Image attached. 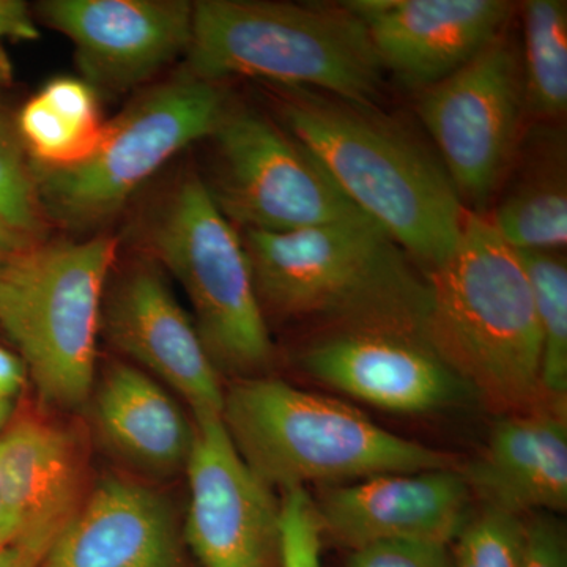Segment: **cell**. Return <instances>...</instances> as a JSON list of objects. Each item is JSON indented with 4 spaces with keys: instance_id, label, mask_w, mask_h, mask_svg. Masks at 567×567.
<instances>
[{
    "instance_id": "obj_32",
    "label": "cell",
    "mask_w": 567,
    "mask_h": 567,
    "mask_svg": "<svg viewBox=\"0 0 567 567\" xmlns=\"http://www.w3.org/2000/svg\"><path fill=\"white\" fill-rule=\"evenodd\" d=\"M41 559L17 546L0 550V567H37Z\"/></svg>"
},
{
    "instance_id": "obj_28",
    "label": "cell",
    "mask_w": 567,
    "mask_h": 567,
    "mask_svg": "<svg viewBox=\"0 0 567 567\" xmlns=\"http://www.w3.org/2000/svg\"><path fill=\"white\" fill-rule=\"evenodd\" d=\"M347 567H456L447 544L388 540L350 550Z\"/></svg>"
},
{
    "instance_id": "obj_27",
    "label": "cell",
    "mask_w": 567,
    "mask_h": 567,
    "mask_svg": "<svg viewBox=\"0 0 567 567\" xmlns=\"http://www.w3.org/2000/svg\"><path fill=\"white\" fill-rule=\"evenodd\" d=\"M322 527L315 499L306 488L284 492L279 503V550L281 567H322Z\"/></svg>"
},
{
    "instance_id": "obj_29",
    "label": "cell",
    "mask_w": 567,
    "mask_h": 567,
    "mask_svg": "<svg viewBox=\"0 0 567 567\" xmlns=\"http://www.w3.org/2000/svg\"><path fill=\"white\" fill-rule=\"evenodd\" d=\"M518 567H567V537L555 514L533 513L524 520Z\"/></svg>"
},
{
    "instance_id": "obj_23",
    "label": "cell",
    "mask_w": 567,
    "mask_h": 567,
    "mask_svg": "<svg viewBox=\"0 0 567 567\" xmlns=\"http://www.w3.org/2000/svg\"><path fill=\"white\" fill-rule=\"evenodd\" d=\"M520 47L527 112L536 121H565L567 112V2H525Z\"/></svg>"
},
{
    "instance_id": "obj_6",
    "label": "cell",
    "mask_w": 567,
    "mask_h": 567,
    "mask_svg": "<svg viewBox=\"0 0 567 567\" xmlns=\"http://www.w3.org/2000/svg\"><path fill=\"white\" fill-rule=\"evenodd\" d=\"M117 238L25 246L0 265V328L20 350L44 401L78 409L91 398L104 286Z\"/></svg>"
},
{
    "instance_id": "obj_12",
    "label": "cell",
    "mask_w": 567,
    "mask_h": 567,
    "mask_svg": "<svg viewBox=\"0 0 567 567\" xmlns=\"http://www.w3.org/2000/svg\"><path fill=\"white\" fill-rule=\"evenodd\" d=\"M73 43L82 80L125 92L188 50L193 3L185 0H48L37 7Z\"/></svg>"
},
{
    "instance_id": "obj_18",
    "label": "cell",
    "mask_w": 567,
    "mask_h": 567,
    "mask_svg": "<svg viewBox=\"0 0 567 567\" xmlns=\"http://www.w3.org/2000/svg\"><path fill=\"white\" fill-rule=\"evenodd\" d=\"M0 480L11 546L40 559L80 509L81 451L59 425L22 420L0 436Z\"/></svg>"
},
{
    "instance_id": "obj_8",
    "label": "cell",
    "mask_w": 567,
    "mask_h": 567,
    "mask_svg": "<svg viewBox=\"0 0 567 567\" xmlns=\"http://www.w3.org/2000/svg\"><path fill=\"white\" fill-rule=\"evenodd\" d=\"M226 110L216 82L185 73L151 89L104 125L102 140L84 162L66 169L32 166L41 208L66 226L110 218L173 156L210 137Z\"/></svg>"
},
{
    "instance_id": "obj_30",
    "label": "cell",
    "mask_w": 567,
    "mask_h": 567,
    "mask_svg": "<svg viewBox=\"0 0 567 567\" xmlns=\"http://www.w3.org/2000/svg\"><path fill=\"white\" fill-rule=\"evenodd\" d=\"M0 39L32 41L40 39V29L31 9L21 0H0Z\"/></svg>"
},
{
    "instance_id": "obj_4",
    "label": "cell",
    "mask_w": 567,
    "mask_h": 567,
    "mask_svg": "<svg viewBox=\"0 0 567 567\" xmlns=\"http://www.w3.org/2000/svg\"><path fill=\"white\" fill-rule=\"evenodd\" d=\"M185 74L216 82L259 78L377 104L385 71L363 22L346 2H193Z\"/></svg>"
},
{
    "instance_id": "obj_14",
    "label": "cell",
    "mask_w": 567,
    "mask_h": 567,
    "mask_svg": "<svg viewBox=\"0 0 567 567\" xmlns=\"http://www.w3.org/2000/svg\"><path fill=\"white\" fill-rule=\"evenodd\" d=\"M383 71L412 91L431 87L509 25L507 0H349Z\"/></svg>"
},
{
    "instance_id": "obj_10",
    "label": "cell",
    "mask_w": 567,
    "mask_h": 567,
    "mask_svg": "<svg viewBox=\"0 0 567 567\" xmlns=\"http://www.w3.org/2000/svg\"><path fill=\"white\" fill-rule=\"evenodd\" d=\"M210 137L215 164L205 186L219 212L245 230L289 233L369 219L286 126L259 112L227 106Z\"/></svg>"
},
{
    "instance_id": "obj_5",
    "label": "cell",
    "mask_w": 567,
    "mask_h": 567,
    "mask_svg": "<svg viewBox=\"0 0 567 567\" xmlns=\"http://www.w3.org/2000/svg\"><path fill=\"white\" fill-rule=\"evenodd\" d=\"M221 417L249 468L284 492L456 466L451 454L393 434L352 405L271 377L224 391Z\"/></svg>"
},
{
    "instance_id": "obj_2",
    "label": "cell",
    "mask_w": 567,
    "mask_h": 567,
    "mask_svg": "<svg viewBox=\"0 0 567 567\" xmlns=\"http://www.w3.org/2000/svg\"><path fill=\"white\" fill-rule=\"evenodd\" d=\"M421 274L425 342L487 405L506 415L535 409L543 393V342L516 249L483 213L468 210L454 252Z\"/></svg>"
},
{
    "instance_id": "obj_17",
    "label": "cell",
    "mask_w": 567,
    "mask_h": 567,
    "mask_svg": "<svg viewBox=\"0 0 567 567\" xmlns=\"http://www.w3.org/2000/svg\"><path fill=\"white\" fill-rule=\"evenodd\" d=\"M37 567H183L177 517L159 492L107 477Z\"/></svg>"
},
{
    "instance_id": "obj_16",
    "label": "cell",
    "mask_w": 567,
    "mask_h": 567,
    "mask_svg": "<svg viewBox=\"0 0 567 567\" xmlns=\"http://www.w3.org/2000/svg\"><path fill=\"white\" fill-rule=\"evenodd\" d=\"M102 319L112 344L181 394L194 416L221 415L219 371L194 320L155 270L137 267L123 276Z\"/></svg>"
},
{
    "instance_id": "obj_11",
    "label": "cell",
    "mask_w": 567,
    "mask_h": 567,
    "mask_svg": "<svg viewBox=\"0 0 567 567\" xmlns=\"http://www.w3.org/2000/svg\"><path fill=\"white\" fill-rule=\"evenodd\" d=\"M185 470L189 505L183 539L203 567H271L279 503L235 447L221 415L194 416Z\"/></svg>"
},
{
    "instance_id": "obj_33",
    "label": "cell",
    "mask_w": 567,
    "mask_h": 567,
    "mask_svg": "<svg viewBox=\"0 0 567 567\" xmlns=\"http://www.w3.org/2000/svg\"><path fill=\"white\" fill-rule=\"evenodd\" d=\"M25 246H28V244L20 240L17 235L10 233V230L0 223V265L6 262L7 259H10L14 252L25 248Z\"/></svg>"
},
{
    "instance_id": "obj_34",
    "label": "cell",
    "mask_w": 567,
    "mask_h": 567,
    "mask_svg": "<svg viewBox=\"0 0 567 567\" xmlns=\"http://www.w3.org/2000/svg\"><path fill=\"white\" fill-rule=\"evenodd\" d=\"M13 543V527L9 513H7L6 499H3L2 480H0V550Z\"/></svg>"
},
{
    "instance_id": "obj_1",
    "label": "cell",
    "mask_w": 567,
    "mask_h": 567,
    "mask_svg": "<svg viewBox=\"0 0 567 567\" xmlns=\"http://www.w3.org/2000/svg\"><path fill=\"white\" fill-rule=\"evenodd\" d=\"M282 125L354 207L427 271L457 248L466 208L439 155L377 104L271 85Z\"/></svg>"
},
{
    "instance_id": "obj_24",
    "label": "cell",
    "mask_w": 567,
    "mask_h": 567,
    "mask_svg": "<svg viewBox=\"0 0 567 567\" xmlns=\"http://www.w3.org/2000/svg\"><path fill=\"white\" fill-rule=\"evenodd\" d=\"M517 251V249H516ZM527 270L539 320L540 390L566 412L567 264L561 251H517Z\"/></svg>"
},
{
    "instance_id": "obj_25",
    "label": "cell",
    "mask_w": 567,
    "mask_h": 567,
    "mask_svg": "<svg viewBox=\"0 0 567 567\" xmlns=\"http://www.w3.org/2000/svg\"><path fill=\"white\" fill-rule=\"evenodd\" d=\"M39 189L17 123L0 110V223L28 244L43 226Z\"/></svg>"
},
{
    "instance_id": "obj_7",
    "label": "cell",
    "mask_w": 567,
    "mask_h": 567,
    "mask_svg": "<svg viewBox=\"0 0 567 567\" xmlns=\"http://www.w3.org/2000/svg\"><path fill=\"white\" fill-rule=\"evenodd\" d=\"M153 249L182 284L216 369L257 377L275 347L240 235L197 175L174 193L152 234Z\"/></svg>"
},
{
    "instance_id": "obj_19",
    "label": "cell",
    "mask_w": 567,
    "mask_h": 567,
    "mask_svg": "<svg viewBox=\"0 0 567 567\" xmlns=\"http://www.w3.org/2000/svg\"><path fill=\"white\" fill-rule=\"evenodd\" d=\"M462 475L488 509L518 517L565 513L566 413L532 409L503 416Z\"/></svg>"
},
{
    "instance_id": "obj_31",
    "label": "cell",
    "mask_w": 567,
    "mask_h": 567,
    "mask_svg": "<svg viewBox=\"0 0 567 567\" xmlns=\"http://www.w3.org/2000/svg\"><path fill=\"white\" fill-rule=\"evenodd\" d=\"M25 368L21 358L0 347V398L13 399L25 382Z\"/></svg>"
},
{
    "instance_id": "obj_26",
    "label": "cell",
    "mask_w": 567,
    "mask_h": 567,
    "mask_svg": "<svg viewBox=\"0 0 567 567\" xmlns=\"http://www.w3.org/2000/svg\"><path fill=\"white\" fill-rule=\"evenodd\" d=\"M524 543V517L484 507L470 517L453 551L456 567H518Z\"/></svg>"
},
{
    "instance_id": "obj_13",
    "label": "cell",
    "mask_w": 567,
    "mask_h": 567,
    "mask_svg": "<svg viewBox=\"0 0 567 567\" xmlns=\"http://www.w3.org/2000/svg\"><path fill=\"white\" fill-rule=\"evenodd\" d=\"M301 365L317 382L402 415L440 412L473 394L420 336L330 333L305 350Z\"/></svg>"
},
{
    "instance_id": "obj_20",
    "label": "cell",
    "mask_w": 567,
    "mask_h": 567,
    "mask_svg": "<svg viewBox=\"0 0 567 567\" xmlns=\"http://www.w3.org/2000/svg\"><path fill=\"white\" fill-rule=\"evenodd\" d=\"M100 432L121 456L145 472L185 468L194 427L167 391L134 365H112L96 390Z\"/></svg>"
},
{
    "instance_id": "obj_3",
    "label": "cell",
    "mask_w": 567,
    "mask_h": 567,
    "mask_svg": "<svg viewBox=\"0 0 567 567\" xmlns=\"http://www.w3.org/2000/svg\"><path fill=\"white\" fill-rule=\"evenodd\" d=\"M241 240L264 312L319 323L330 333L393 331L424 339V276L375 223L245 230Z\"/></svg>"
},
{
    "instance_id": "obj_22",
    "label": "cell",
    "mask_w": 567,
    "mask_h": 567,
    "mask_svg": "<svg viewBox=\"0 0 567 567\" xmlns=\"http://www.w3.org/2000/svg\"><path fill=\"white\" fill-rule=\"evenodd\" d=\"M33 167L66 169L92 155L104 123L99 92L80 78H55L22 106L17 121Z\"/></svg>"
},
{
    "instance_id": "obj_15",
    "label": "cell",
    "mask_w": 567,
    "mask_h": 567,
    "mask_svg": "<svg viewBox=\"0 0 567 567\" xmlns=\"http://www.w3.org/2000/svg\"><path fill=\"white\" fill-rule=\"evenodd\" d=\"M472 491L456 468L385 473L324 488L316 503L322 533L350 550L388 540L457 539Z\"/></svg>"
},
{
    "instance_id": "obj_35",
    "label": "cell",
    "mask_w": 567,
    "mask_h": 567,
    "mask_svg": "<svg viewBox=\"0 0 567 567\" xmlns=\"http://www.w3.org/2000/svg\"><path fill=\"white\" fill-rule=\"evenodd\" d=\"M11 74H13V66H11L9 55L0 47V85L9 84Z\"/></svg>"
},
{
    "instance_id": "obj_21",
    "label": "cell",
    "mask_w": 567,
    "mask_h": 567,
    "mask_svg": "<svg viewBox=\"0 0 567 567\" xmlns=\"http://www.w3.org/2000/svg\"><path fill=\"white\" fill-rule=\"evenodd\" d=\"M529 145L516 185L486 216L506 245L517 251H563L567 244L566 147L546 132Z\"/></svg>"
},
{
    "instance_id": "obj_36",
    "label": "cell",
    "mask_w": 567,
    "mask_h": 567,
    "mask_svg": "<svg viewBox=\"0 0 567 567\" xmlns=\"http://www.w3.org/2000/svg\"><path fill=\"white\" fill-rule=\"evenodd\" d=\"M11 415V401L10 399L0 398V431L6 427V424L9 423Z\"/></svg>"
},
{
    "instance_id": "obj_9",
    "label": "cell",
    "mask_w": 567,
    "mask_h": 567,
    "mask_svg": "<svg viewBox=\"0 0 567 567\" xmlns=\"http://www.w3.org/2000/svg\"><path fill=\"white\" fill-rule=\"evenodd\" d=\"M416 111L462 204L481 213L516 163L528 115L520 47L509 25L421 91Z\"/></svg>"
}]
</instances>
